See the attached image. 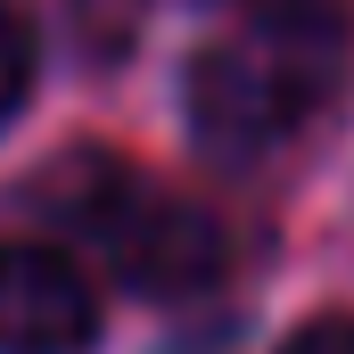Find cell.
Returning <instances> with one entry per match:
<instances>
[{
    "label": "cell",
    "instance_id": "277c9868",
    "mask_svg": "<svg viewBox=\"0 0 354 354\" xmlns=\"http://www.w3.org/2000/svg\"><path fill=\"white\" fill-rule=\"evenodd\" d=\"M25 99H33V33H25V17L0 0V124H8Z\"/></svg>",
    "mask_w": 354,
    "mask_h": 354
},
{
    "label": "cell",
    "instance_id": "6da1fadb",
    "mask_svg": "<svg viewBox=\"0 0 354 354\" xmlns=\"http://www.w3.org/2000/svg\"><path fill=\"white\" fill-rule=\"evenodd\" d=\"M248 33L189 58V124L214 157H256L288 140L338 75V0H239Z\"/></svg>",
    "mask_w": 354,
    "mask_h": 354
},
{
    "label": "cell",
    "instance_id": "5b68a950",
    "mask_svg": "<svg viewBox=\"0 0 354 354\" xmlns=\"http://www.w3.org/2000/svg\"><path fill=\"white\" fill-rule=\"evenodd\" d=\"M288 354H354V322H313L288 338Z\"/></svg>",
    "mask_w": 354,
    "mask_h": 354
},
{
    "label": "cell",
    "instance_id": "7a4b0ae2",
    "mask_svg": "<svg viewBox=\"0 0 354 354\" xmlns=\"http://www.w3.org/2000/svg\"><path fill=\"white\" fill-rule=\"evenodd\" d=\"M33 206L66 239H83L115 280H132L149 297H198V288L223 280V231H214V214H198L189 198L157 189L124 157H99V149L58 157L33 181Z\"/></svg>",
    "mask_w": 354,
    "mask_h": 354
},
{
    "label": "cell",
    "instance_id": "3957f363",
    "mask_svg": "<svg viewBox=\"0 0 354 354\" xmlns=\"http://www.w3.org/2000/svg\"><path fill=\"white\" fill-rule=\"evenodd\" d=\"M99 330L91 280L58 248L0 239V354H83Z\"/></svg>",
    "mask_w": 354,
    "mask_h": 354
}]
</instances>
